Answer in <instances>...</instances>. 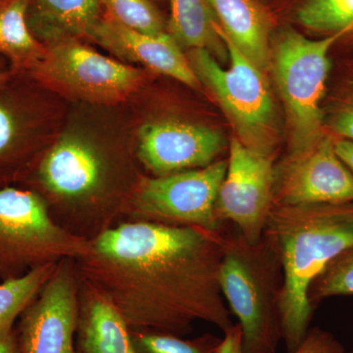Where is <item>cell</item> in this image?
Instances as JSON below:
<instances>
[{"instance_id":"1","label":"cell","mask_w":353,"mask_h":353,"mask_svg":"<svg viewBox=\"0 0 353 353\" xmlns=\"http://www.w3.org/2000/svg\"><path fill=\"white\" fill-rule=\"evenodd\" d=\"M227 234L157 222L102 232L81 256L92 290L118 309L130 329L182 336L194 322L233 327L219 285Z\"/></svg>"},{"instance_id":"2","label":"cell","mask_w":353,"mask_h":353,"mask_svg":"<svg viewBox=\"0 0 353 353\" xmlns=\"http://www.w3.org/2000/svg\"><path fill=\"white\" fill-rule=\"evenodd\" d=\"M263 234L282 263L279 312L282 341L290 353L310 329L315 309L309 288L332 260L353 246V202L273 205Z\"/></svg>"},{"instance_id":"3","label":"cell","mask_w":353,"mask_h":353,"mask_svg":"<svg viewBox=\"0 0 353 353\" xmlns=\"http://www.w3.org/2000/svg\"><path fill=\"white\" fill-rule=\"evenodd\" d=\"M219 285L241 332L243 353H276L282 339L279 299L283 268L276 246L264 236L250 243L240 234H227Z\"/></svg>"},{"instance_id":"4","label":"cell","mask_w":353,"mask_h":353,"mask_svg":"<svg viewBox=\"0 0 353 353\" xmlns=\"http://www.w3.org/2000/svg\"><path fill=\"white\" fill-rule=\"evenodd\" d=\"M345 34L306 38L288 28L271 48V67L287 116L289 155L314 146L326 134L323 101L328 90L331 53Z\"/></svg>"},{"instance_id":"5","label":"cell","mask_w":353,"mask_h":353,"mask_svg":"<svg viewBox=\"0 0 353 353\" xmlns=\"http://www.w3.org/2000/svg\"><path fill=\"white\" fill-rule=\"evenodd\" d=\"M229 68H223L209 51L190 50L188 59L201 85L218 101L236 136L252 152L274 157L280 141L277 113L263 72L241 52L221 31Z\"/></svg>"},{"instance_id":"6","label":"cell","mask_w":353,"mask_h":353,"mask_svg":"<svg viewBox=\"0 0 353 353\" xmlns=\"http://www.w3.org/2000/svg\"><path fill=\"white\" fill-rule=\"evenodd\" d=\"M90 241L53 222L46 202L31 190L0 188V279L18 278L43 265L80 259Z\"/></svg>"},{"instance_id":"7","label":"cell","mask_w":353,"mask_h":353,"mask_svg":"<svg viewBox=\"0 0 353 353\" xmlns=\"http://www.w3.org/2000/svg\"><path fill=\"white\" fill-rule=\"evenodd\" d=\"M46 54L27 75L38 85L81 101L115 104L143 83L138 69L104 57L79 39L46 43Z\"/></svg>"},{"instance_id":"8","label":"cell","mask_w":353,"mask_h":353,"mask_svg":"<svg viewBox=\"0 0 353 353\" xmlns=\"http://www.w3.org/2000/svg\"><path fill=\"white\" fill-rule=\"evenodd\" d=\"M227 165L221 160L204 168L143 179L132 197L134 211L150 222L221 231L215 205Z\"/></svg>"},{"instance_id":"9","label":"cell","mask_w":353,"mask_h":353,"mask_svg":"<svg viewBox=\"0 0 353 353\" xmlns=\"http://www.w3.org/2000/svg\"><path fill=\"white\" fill-rule=\"evenodd\" d=\"M227 163L216 201V218L221 225L232 223L248 243H259L274 205V157L252 152L233 137Z\"/></svg>"},{"instance_id":"10","label":"cell","mask_w":353,"mask_h":353,"mask_svg":"<svg viewBox=\"0 0 353 353\" xmlns=\"http://www.w3.org/2000/svg\"><path fill=\"white\" fill-rule=\"evenodd\" d=\"M275 175L274 205L353 202V173L336 153L329 132L306 152L289 155Z\"/></svg>"},{"instance_id":"11","label":"cell","mask_w":353,"mask_h":353,"mask_svg":"<svg viewBox=\"0 0 353 353\" xmlns=\"http://www.w3.org/2000/svg\"><path fill=\"white\" fill-rule=\"evenodd\" d=\"M60 261L50 280L21 315V353H75L77 292L73 272Z\"/></svg>"},{"instance_id":"12","label":"cell","mask_w":353,"mask_h":353,"mask_svg":"<svg viewBox=\"0 0 353 353\" xmlns=\"http://www.w3.org/2000/svg\"><path fill=\"white\" fill-rule=\"evenodd\" d=\"M225 148L222 132L185 121H153L139 132V160L155 176L208 167Z\"/></svg>"},{"instance_id":"13","label":"cell","mask_w":353,"mask_h":353,"mask_svg":"<svg viewBox=\"0 0 353 353\" xmlns=\"http://www.w3.org/2000/svg\"><path fill=\"white\" fill-rule=\"evenodd\" d=\"M90 39L120 59L141 64L188 87L196 90L201 88L188 57L168 32L157 36L143 34L103 13Z\"/></svg>"},{"instance_id":"14","label":"cell","mask_w":353,"mask_h":353,"mask_svg":"<svg viewBox=\"0 0 353 353\" xmlns=\"http://www.w3.org/2000/svg\"><path fill=\"white\" fill-rule=\"evenodd\" d=\"M104 165L92 145L67 137L53 145L34 168V179L44 190L64 199L94 194L103 182Z\"/></svg>"},{"instance_id":"15","label":"cell","mask_w":353,"mask_h":353,"mask_svg":"<svg viewBox=\"0 0 353 353\" xmlns=\"http://www.w3.org/2000/svg\"><path fill=\"white\" fill-rule=\"evenodd\" d=\"M221 31L266 74L271 67L270 17L256 0H206Z\"/></svg>"},{"instance_id":"16","label":"cell","mask_w":353,"mask_h":353,"mask_svg":"<svg viewBox=\"0 0 353 353\" xmlns=\"http://www.w3.org/2000/svg\"><path fill=\"white\" fill-rule=\"evenodd\" d=\"M102 15L99 0H30L27 19L32 34L46 44L92 39Z\"/></svg>"},{"instance_id":"17","label":"cell","mask_w":353,"mask_h":353,"mask_svg":"<svg viewBox=\"0 0 353 353\" xmlns=\"http://www.w3.org/2000/svg\"><path fill=\"white\" fill-rule=\"evenodd\" d=\"M83 353H139L118 309L92 290L81 323Z\"/></svg>"},{"instance_id":"18","label":"cell","mask_w":353,"mask_h":353,"mask_svg":"<svg viewBox=\"0 0 353 353\" xmlns=\"http://www.w3.org/2000/svg\"><path fill=\"white\" fill-rule=\"evenodd\" d=\"M11 78L0 83V188L19 173L30 139V114L24 99L11 90Z\"/></svg>"},{"instance_id":"19","label":"cell","mask_w":353,"mask_h":353,"mask_svg":"<svg viewBox=\"0 0 353 353\" xmlns=\"http://www.w3.org/2000/svg\"><path fill=\"white\" fill-rule=\"evenodd\" d=\"M30 0H0V57L16 74H28L43 59L46 44L32 34L27 14Z\"/></svg>"},{"instance_id":"20","label":"cell","mask_w":353,"mask_h":353,"mask_svg":"<svg viewBox=\"0 0 353 353\" xmlns=\"http://www.w3.org/2000/svg\"><path fill=\"white\" fill-rule=\"evenodd\" d=\"M171 18L169 34L181 48H202L211 53L218 61L228 60L224 41L216 32L217 24L206 0H170Z\"/></svg>"},{"instance_id":"21","label":"cell","mask_w":353,"mask_h":353,"mask_svg":"<svg viewBox=\"0 0 353 353\" xmlns=\"http://www.w3.org/2000/svg\"><path fill=\"white\" fill-rule=\"evenodd\" d=\"M57 265H43L0 283V340L12 336L14 323L39 296Z\"/></svg>"},{"instance_id":"22","label":"cell","mask_w":353,"mask_h":353,"mask_svg":"<svg viewBox=\"0 0 353 353\" xmlns=\"http://www.w3.org/2000/svg\"><path fill=\"white\" fill-rule=\"evenodd\" d=\"M301 26L325 37L353 34V0H304L296 12Z\"/></svg>"},{"instance_id":"23","label":"cell","mask_w":353,"mask_h":353,"mask_svg":"<svg viewBox=\"0 0 353 353\" xmlns=\"http://www.w3.org/2000/svg\"><path fill=\"white\" fill-rule=\"evenodd\" d=\"M339 296H353V246L332 260L309 288L314 309L324 299Z\"/></svg>"},{"instance_id":"24","label":"cell","mask_w":353,"mask_h":353,"mask_svg":"<svg viewBox=\"0 0 353 353\" xmlns=\"http://www.w3.org/2000/svg\"><path fill=\"white\" fill-rule=\"evenodd\" d=\"M104 13L120 24L148 34L166 32L163 18L150 0H99Z\"/></svg>"},{"instance_id":"25","label":"cell","mask_w":353,"mask_h":353,"mask_svg":"<svg viewBox=\"0 0 353 353\" xmlns=\"http://www.w3.org/2000/svg\"><path fill=\"white\" fill-rule=\"evenodd\" d=\"M221 339L206 334L196 341H185L174 334L139 332L134 345L139 353H218Z\"/></svg>"},{"instance_id":"26","label":"cell","mask_w":353,"mask_h":353,"mask_svg":"<svg viewBox=\"0 0 353 353\" xmlns=\"http://www.w3.org/2000/svg\"><path fill=\"white\" fill-rule=\"evenodd\" d=\"M324 125L334 138L353 141V78L343 83L324 109Z\"/></svg>"},{"instance_id":"27","label":"cell","mask_w":353,"mask_h":353,"mask_svg":"<svg viewBox=\"0 0 353 353\" xmlns=\"http://www.w3.org/2000/svg\"><path fill=\"white\" fill-rule=\"evenodd\" d=\"M333 334L319 328H310L294 352L290 353H345Z\"/></svg>"},{"instance_id":"28","label":"cell","mask_w":353,"mask_h":353,"mask_svg":"<svg viewBox=\"0 0 353 353\" xmlns=\"http://www.w3.org/2000/svg\"><path fill=\"white\" fill-rule=\"evenodd\" d=\"M218 353H243L241 352V332L240 325H234L221 339Z\"/></svg>"},{"instance_id":"29","label":"cell","mask_w":353,"mask_h":353,"mask_svg":"<svg viewBox=\"0 0 353 353\" xmlns=\"http://www.w3.org/2000/svg\"><path fill=\"white\" fill-rule=\"evenodd\" d=\"M334 148L339 157L353 173V141L334 138Z\"/></svg>"},{"instance_id":"30","label":"cell","mask_w":353,"mask_h":353,"mask_svg":"<svg viewBox=\"0 0 353 353\" xmlns=\"http://www.w3.org/2000/svg\"><path fill=\"white\" fill-rule=\"evenodd\" d=\"M0 353H21L19 343L15 334L0 340Z\"/></svg>"},{"instance_id":"31","label":"cell","mask_w":353,"mask_h":353,"mask_svg":"<svg viewBox=\"0 0 353 353\" xmlns=\"http://www.w3.org/2000/svg\"><path fill=\"white\" fill-rule=\"evenodd\" d=\"M1 57H0V83L6 82V81L10 79L15 74L12 69L7 68L6 65L2 63Z\"/></svg>"},{"instance_id":"32","label":"cell","mask_w":353,"mask_h":353,"mask_svg":"<svg viewBox=\"0 0 353 353\" xmlns=\"http://www.w3.org/2000/svg\"><path fill=\"white\" fill-rule=\"evenodd\" d=\"M345 353H353V350H350V352H345Z\"/></svg>"}]
</instances>
